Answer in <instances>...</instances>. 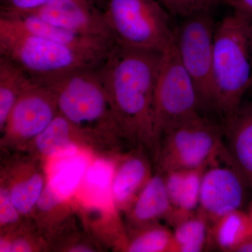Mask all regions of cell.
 Listing matches in <instances>:
<instances>
[{
  "label": "cell",
  "instance_id": "25",
  "mask_svg": "<svg viewBox=\"0 0 252 252\" xmlns=\"http://www.w3.org/2000/svg\"><path fill=\"white\" fill-rule=\"evenodd\" d=\"M171 16L186 18L203 13H212L223 0H158Z\"/></svg>",
  "mask_w": 252,
  "mask_h": 252
},
{
  "label": "cell",
  "instance_id": "8",
  "mask_svg": "<svg viewBox=\"0 0 252 252\" xmlns=\"http://www.w3.org/2000/svg\"><path fill=\"white\" fill-rule=\"evenodd\" d=\"M217 23L212 13L184 18L175 28V44L198 93L200 112H215L214 41Z\"/></svg>",
  "mask_w": 252,
  "mask_h": 252
},
{
  "label": "cell",
  "instance_id": "3",
  "mask_svg": "<svg viewBox=\"0 0 252 252\" xmlns=\"http://www.w3.org/2000/svg\"><path fill=\"white\" fill-rule=\"evenodd\" d=\"M213 74L215 112L224 121L241 107L252 74V25L236 13L217 24Z\"/></svg>",
  "mask_w": 252,
  "mask_h": 252
},
{
  "label": "cell",
  "instance_id": "20",
  "mask_svg": "<svg viewBox=\"0 0 252 252\" xmlns=\"http://www.w3.org/2000/svg\"><path fill=\"white\" fill-rule=\"evenodd\" d=\"M114 162L104 159L89 165L79 188H82L83 199L80 203L87 205H113L112 181Z\"/></svg>",
  "mask_w": 252,
  "mask_h": 252
},
{
  "label": "cell",
  "instance_id": "31",
  "mask_svg": "<svg viewBox=\"0 0 252 252\" xmlns=\"http://www.w3.org/2000/svg\"><path fill=\"white\" fill-rule=\"evenodd\" d=\"M223 1H224V3L225 4L229 5V6H233V4H234L235 0H223Z\"/></svg>",
  "mask_w": 252,
  "mask_h": 252
},
{
  "label": "cell",
  "instance_id": "17",
  "mask_svg": "<svg viewBox=\"0 0 252 252\" xmlns=\"http://www.w3.org/2000/svg\"><path fill=\"white\" fill-rule=\"evenodd\" d=\"M207 166L164 173L165 185L174 212L168 221L172 227L198 210L202 177Z\"/></svg>",
  "mask_w": 252,
  "mask_h": 252
},
{
  "label": "cell",
  "instance_id": "18",
  "mask_svg": "<svg viewBox=\"0 0 252 252\" xmlns=\"http://www.w3.org/2000/svg\"><path fill=\"white\" fill-rule=\"evenodd\" d=\"M0 19L23 32L66 45L101 50H111L116 46L112 39L81 35L47 22L34 15L17 18L0 17Z\"/></svg>",
  "mask_w": 252,
  "mask_h": 252
},
{
  "label": "cell",
  "instance_id": "1",
  "mask_svg": "<svg viewBox=\"0 0 252 252\" xmlns=\"http://www.w3.org/2000/svg\"><path fill=\"white\" fill-rule=\"evenodd\" d=\"M162 54L116 45L99 67L123 140L152 152L154 97Z\"/></svg>",
  "mask_w": 252,
  "mask_h": 252
},
{
  "label": "cell",
  "instance_id": "12",
  "mask_svg": "<svg viewBox=\"0 0 252 252\" xmlns=\"http://www.w3.org/2000/svg\"><path fill=\"white\" fill-rule=\"evenodd\" d=\"M102 149L94 136L59 114L25 152L42 160L69 157L84 151L98 152Z\"/></svg>",
  "mask_w": 252,
  "mask_h": 252
},
{
  "label": "cell",
  "instance_id": "24",
  "mask_svg": "<svg viewBox=\"0 0 252 252\" xmlns=\"http://www.w3.org/2000/svg\"><path fill=\"white\" fill-rule=\"evenodd\" d=\"M24 221L16 229L1 235L0 252H32L48 250L47 242L36 225L33 227L31 225V220L28 222Z\"/></svg>",
  "mask_w": 252,
  "mask_h": 252
},
{
  "label": "cell",
  "instance_id": "22",
  "mask_svg": "<svg viewBox=\"0 0 252 252\" xmlns=\"http://www.w3.org/2000/svg\"><path fill=\"white\" fill-rule=\"evenodd\" d=\"M175 252H201L211 246V223L198 210L173 227Z\"/></svg>",
  "mask_w": 252,
  "mask_h": 252
},
{
  "label": "cell",
  "instance_id": "9",
  "mask_svg": "<svg viewBox=\"0 0 252 252\" xmlns=\"http://www.w3.org/2000/svg\"><path fill=\"white\" fill-rule=\"evenodd\" d=\"M56 97L45 84L33 80L20 96L1 132V145L25 152L59 115Z\"/></svg>",
  "mask_w": 252,
  "mask_h": 252
},
{
  "label": "cell",
  "instance_id": "13",
  "mask_svg": "<svg viewBox=\"0 0 252 252\" xmlns=\"http://www.w3.org/2000/svg\"><path fill=\"white\" fill-rule=\"evenodd\" d=\"M30 15L81 35L113 40L103 12L94 6V0H51Z\"/></svg>",
  "mask_w": 252,
  "mask_h": 252
},
{
  "label": "cell",
  "instance_id": "7",
  "mask_svg": "<svg viewBox=\"0 0 252 252\" xmlns=\"http://www.w3.org/2000/svg\"><path fill=\"white\" fill-rule=\"evenodd\" d=\"M201 114L198 93L175 40L162 54L154 97V147L167 130Z\"/></svg>",
  "mask_w": 252,
  "mask_h": 252
},
{
  "label": "cell",
  "instance_id": "5",
  "mask_svg": "<svg viewBox=\"0 0 252 252\" xmlns=\"http://www.w3.org/2000/svg\"><path fill=\"white\" fill-rule=\"evenodd\" d=\"M102 12L120 47L163 53L175 40L170 15L158 0H109Z\"/></svg>",
  "mask_w": 252,
  "mask_h": 252
},
{
  "label": "cell",
  "instance_id": "4",
  "mask_svg": "<svg viewBox=\"0 0 252 252\" xmlns=\"http://www.w3.org/2000/svg\"><path fill=\"white\" fill-rule=\"evenodd\" d=\"M113 49L66 45L23 32L0 19V56L16 63L38 82L78 69L98 67Z\"/></svg>",
  "mask_w": 252,
  "mask_h": 252
},
{
  "label": "cell",
  "instance_id": "30",
  "mask_svg": "<svg viewBox=\"0 0 252 252\" xmlns=\"http://www.w3.org/2000/svg\"><path fill=\"white\" fill-rule=\"evenodd\" d=\"M249 218H250V222H251L252 227V200L251 204L250 205V208H249V211L248 212Z\"/></svg>",
  "mask_w": 252,
  "mask_h": 252
},
{
  "label": "cell",
  "instance_id": "6",
  "mask_svg": "<svg viewBox=\"0 0 252 252\" xmlns=\"http://www.w3.org/2000/svg\"><path fill=\"white\" fill-rule=\"evenodd\" d=\"M225 153L223 125L202 114L167 130L154 152L162 174L208 166Z\"/></svg>",
  "mask_w": 252,
  "mask_h": 252
},
{
  "label": "cell",
  "instance_id": "11",
  "mask_svg": "<svg viewBox=\"0 0 252 252\" xmlns=\"http://www.w3.org/2000/svg\"><path fill=\"white\" fill-rule=\"evenodd\" d=\"M41 160L27 152L1 165L0 184L7 188L15 206L27 220L31 218L47 182Z\"/></svg>",
  "mask_w": 252,
  "mask_h": 252
},
{
  "label": "cell",
  "instance_id": "2",
  "mask_svg": "<svg viewBox=\"0 0 252 252\" xmlns=\"http://www.w3.org/2000/svg\"><path fill=\"white\" fill-rule=\"evenodd\" d=\"M99 67L78 69L39 83L54 94L61 115L94 136L104 149H112L124 140Z\"/></svg>",
  "mask_w": 252,
  "mask_h": 252
},
{
  "label": "cell",
  "instance_id": "26",
  "mask_svg": "<svg viewBox=\"0 0 252 252\" xmlns=\"http://www.w3.org/2000/svg\"><path fill=\"white\" fill-rule=\"evenodd\" d=\"M26 219L18 212L11 199L9 190L0 184V232L1 235L18 228Z\"/></svg>",
  "mask_w": 252,
  "mask_h": 252
},
{
  "label": "cell",
  "instance_id": "32",
  "mask_svg": "<svg viewBox=\"0 0 252 252\" xmlns=\"http://www.w3.org/2000/svg\"><path fill=\"white\" fill-rule=\"evenodd\" d=\"M249 91H252V74L251 81H250V87H249Z\"/></svg>",
  "mask_w": 252,
  "mask_h": 252
},
{
  "label": "cell",
  "instance_id": "19",
  "mask_svg": "<svg viewBox=\"0 0 252 252\" xmlns=\"http://www.w3.org/2000/svg\"><path fill=\"white\" fill-rule=\"evenodd\" d=\"M252 237L248 212L236 210L228 212L211 224L212 246L225 252H235Z\"/></svg>",
  "mask_w": 252,
  "mask_h": 252
},
{
  "label": "cell",
  "instance_id": "29",
  "mask_svg": "<svg viewBox=\"0 0 252 252\" xmlns=\"http://www.w3.org/2000/svg\"><path fill=\"white\" fill-rule=\"evenodd\" d=\"M235 252H252V237L238 247Z\"/></svg>",
  "mask_w": 252,
  "mask_h": 252
},
{
  "label": "cell",
  "instance_id": "10",
  "mask_svg": "<svg viewBox=\"0 0 252 252\" xmlns=\"http://www.w3.org/2000/svg\"><path fill=\"white\" fill-rule=\"evenodd\" d=\"M248 189L246 180L226 152L204 172L198 210L212 224L228 212L243 210Z\"/></svg>",
  "mask_w": 252,
  "mask_h": 252
},
{
  "label": "cell",
  "instance_id": "28",
  "mask_svg": "<svg viewBox=\"0 0 252 252\" xmlns=\"http://www.w3.org/2000/svg\"><path fill=\"white\" fill-rule=\"evenodd\" d=\"M232 7L234 12L241 16L252 25V0H235Z\"/></svg>",
  "mask_w": 252,
  "mask_h": 252
},
{
  "label": "cell",
  "instance_id": "23",
  "mask_svg": "<svg viewBox=\"0 0 252 252\" xmlns=\"http://www.w3.org/2000/svg\"><path fill=\"white\" fill-rule=\"evenodd\" d=\"M120 251L126 252H175L173 232L160 222L126 230Z\"/></svg>",
  "mask_w": 252,
  "mask_h": 252
},
{
  "label": "cell",
  "instance_id": "21",
  "mask_svg": "<svg viewBox=\"0 0 252 252\" xmlns=\"http://www.w3.org/2000/svg\"><path fill=\"white\" fill-rule=\"evenodd\" d=\"M32 81L22 68L0 56V131L16 101Z\"/></svg>",
  "mask_w": 252,
  "mask_h": 252
},
{
  "label": "cell",
  "instance_id": "27",
  "mask_svg": "<svg viewBox=\"0 0 252 252\" xmlns=\"http://www.w3.org/2000/svg\"><path fill=\"white\" fill-rule=\"evenodd\" d=\"M51 0H0V17L17 18L35 12Z\"/></svg>",
  "mask_w": 252,
  "mask_h": 252
},
{
  "label": "cell",
  "instance_id": "16",
  "mask_svg": "<svg viewBox=\"0 0 252 252\" xmlns=\"http://www.w3.org/2000/svg\"><path fill=\"white\" fill-rule=\"evenodd\" d=\"M223 129L228 157L252 190V102L223 121Z\"/></svg>",
  "mask_w": 252,
  "mask_h": 252
},
{
  "label": "cell",
  "instance_id": "15",
  "mask_svg": "<svg viewBox=\"0 0 252 252\" xmlns=\"http://www.w3.org/2000/svg\"><path fill=\"white\" fill-rule=\"evenodd\" d=\"M174 209L165 185L163 174L157 172L142 189L130 208L125 212L128 229L165 220L168 223Z\"/></svg>",
  "mask_w": 252,
  "mask_h": 252
},
{
  "label": "cell",
  "instance_id": "14",
  "mask_svg": "<svg viewBox=\"0 0 252 252\" xmlns=\"http://www.w3.org/2000/svg\"><path fill=\"white\" fill-rule=\"evenodd\" d=\"M145 150L144 147H135V149L126 153L117 154L112 158V200L119 212L125 213L130 208L153 176Z\"/></svg>",
  "mask_w": 252,
  "mask_h": 252
}]
</instances>
